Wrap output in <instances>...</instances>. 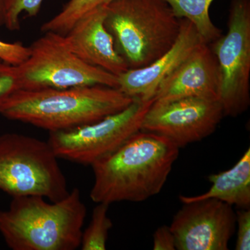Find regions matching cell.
<instances>
[{"mask_svg": "<svg viewBox=\"0 0 250 250\" xmlns=\"http://www.w3.org/2000/svg\"><path fill=\"white\" fill-rule=\"evenodd\" d=\"M179 154V148L168 139L141 130L91 166L90 199L110 205L155 196L167 182Z\"/></svg>", "mask_w": 250, "mask_h": 250, "instance_id": "cell-1", "label": "cell"}, {"mask_svg": "<svg viewBox=\"0 0 250 250\" xmlns=\"http://www.w3.org/2000/svg\"><path fill=\"white\" fill-rule=\"evenodd\" d=\"M134 100L106 85L20 89L6 100L0 114L54 132L96 123L123 111Z\"/></svg>", "mask_w": 250, "mask_h": 250, "instance_id": "cell-2", "label": "cell"}, {"mask_svg": "<svg viewBox=\"0 0 250 250\" xmlns=\"http://www.w3.org/2000/svg\"><path fill=\"white\" fill-rule=\"evenodd\" d=\"M86 215L77 188L57 202L39 195L13 197L9 208L0 210V234L12 250H75Z\"/></svg>", "mask_w": 250, "mask_h": 250, "instance_id": "cell-3", "label": "cell"}, {"mask_svg": "<svg viewBox=\"0 0 250 250\" xmlns=\"http://www.w3.org/2000/svg\"><path fill=\"white\" fill-rule=\"evenodd\" d=\"M104 25L129 69L147 66L171 48L181 19L165 0H113Z\"/></svg>", "mask_w": 250, "mask_h": 250, "instance_id": "cell-4", "label": "cell"}, {"mask_svg": "<svg viewBox=\"0 0 250 250\" xmlns=\"http://www.w3.org/2000/svg\"><path fill=\"white\" fill-rule=\"evenodd\" d=\"M58 160L48 141L17 133L0 135V190L12 197L62 200L70 191Z\"/></svg>", "mask_w": 250, "mask_h": 250, "instance_id": "cell-5", "label": "cell"}, {"mask_svg": "<svg viewBox=\"0 0 250 250\" xmlns=\"http://www.w3.org/2000/svg\"><path fill=\"white\" fill-rule=\"evenodd\" d=\"M29 46V56L18 65L21 89L106 85L118 88V76L81 60L62 34L47 31Z\"/></svg>", "mask_w": 250, "mask_h": 250, "instance_id": "cell-6", "label": "cell"}, {"mask_svg": "<svg viewBox=\"0 0 250 250\" xmlns=\"http://www.w3.org/2000/svg\"><path fill=\"white\" fill-rule=\"evenodd\" d=\"M209 45L218 62L224 116H240L250 105V0H231L228 33Z\"/></svg>", "mask_w": 250, "mask_h": 250, "instance_id": "cell-7", "label": "cell"}, {"mask_svg": "<svg viewBox=\"0 0 250 250\" xmlns=\"http://www.w3.org/2000/svg\"><path fill=\"white\" fill-rule=\"evenodd\" d=\"M153 102L134 100L123 111L96 123L49 132L47 141L59 159L92 166L141 131L143 118Z\"/></svg>", "mask_w": 250, "mask_h": 250, "instance_id": "cell-8", "label": "cell"}, {"mask_svg": "<svg viewBox=\"0 0 250 250\" xmlns=\"http://www.w3.org/2000/svg\"><path fill=\"white\" fill-rule=\"evenodd\" d=\"M224 116L217 100L154 101L145 115L141 130L165 137L180 149L213 134Z\"/></svg>", "mask_w": 250, "mask_h": 250, "instance_id": "cell-9", "label": "cell"}, {"mask_svg": "<svg viewBox=\"0 0 250 250\" xmlns=\"http://www.w3.org/2000/svg\"><path fill=\"white\" fill-rule=\"evenodd\" d=\"M170 229L176 250H228L236 229L232 206L209 198L183 203Z\"/></svg>", "mask_w": 250, "mask_h": 250, "instance_id": "cell-10", "label": "cell"}, {"mask_svg": "<svg viewBox=\"0 0 250 250\" xmlns=\"http://www.w3.org/2000/svg\"><path fill=\"white\" fill-rule=\"evenodd\" d=\"M202 42H205L195 26L182 18L178 37L171 48L147 66L129 69L118 75V89L134 100H154L161 82Z\"/></svg>", "mask_w": 250, "mask_h": 250, "instance_id": "cell-11", "label": "cell"}, {"mask_svg": "<svg viewBox=\"0 0 250 250\" xmlns=\"http://www.w3.org/2000/svg\"><path fill=\"white\" fill-rule=\"evenodd\" d=\"M220 75L210 45L202 42L161 82L154 101L187 98L218 100Z\"/></svg>", "mask_w": 250, "mask_h": 250, "instance_id": "cell-12", "label": "cell"}, {"mask_svg": "<svg viewBox=\"0 0 250 250\" xmlns=\"http://www.w3.org/2000/svg\"><path fill=\"white\" fill-rule=\"evenodd\" d=\"M106 5L79 20L64 36L70 51L81 60L118 75L129 70L116 52L113 38L104 25Z\"/></svg>", "mask_w": 250, "mask_h": 250, "instance_id": "cell-13", "label": "cell"}, {"mask_svg": "<svg viewBox=\"0 0 250 250\" xmlns=\"http://www.w3.org/2000/svg\"><path fill=\"white\" fill-rule=\"evenodd\" d=\"M211 187L196 196H179L182 203L213 198L238 208H250V148L231 168L208 177Z\"/></svg>", "mask_w": 250, "mask_h": 250, "instance_id": "cell-14", "label": "cell"}, {"mask_svg": "<svg viewBox=\"0 0 250 250\" xmlns=\"http://www.w3.org/2000/svg\"><path fill=\"white\" fill-rule=\"evenodd\" d=\"M179 19H187L195 26L206 43L210 44L223 35L210 20L209 9L214 0H165Z\"/></svg>", "mask_w": 250, "mask_h": 250, "instance_id": "cell-15", "label": "cell"}, {"mask_svg": "<svg viewBox=\"0 0 250 250\" xmlns=\"http://www.w3.org/2000/svg\"><path fill=\"white\" fill-rule=\"evenodd\" d=\"M111 1L113 0H69L57 16L42 24L41 31H52L65 36L81 18Z\"/></svg>", "mask_w": 250, "mask_h": 250, "instance_id": "cell-16", "label": "cell"}, {"mask_svg": "<svg viewBox=\"0 0 250 250\" xmlns=\"http://www.w3.org/2000/svg\"><path fill=\"white\" fill-rule=\"evenodd\" d=\"M109 205L98 203L94 208L89 225L82 231L80 248L82 250H104L113 223L108 217Z\"/></svg>", "mask_w": 250, "mask_h": 250, "instance_id": "cell-17", "label": "cell"}, {"mask_svg": "<svg viewBox=\"0 0 250 250\" xmlns=\"http://www.w3.org/2000/svg\"><path fill=\"white\" fill-rule=\"evenodd\" d=\"M44 0H4V26L9 31L20 30V16L23 12L27 17H36L39 14Z\"/></svg>", "mask_w": 250, "mask_h": 250, "instance_id": "cell-18", "label": "cell"}, {"mask_svg": "<svg viewBox=\"0 0 250 250\" xmlns=\"http://www.w3.org/2000/svg\"><path fill=\"white\" fill-rule=\"evenodd\" d=\"M21 89L18 65L0 59V108L17 90Z\"/></svg>", "mask_w": 250, "mask_h": 250, "instance_id": "cell-19", "label": "cell"}, {"mask_svg": "<svg viewBox=\"0 0 250 250\" xmlns=\"http://www.w3.org/2000/svg\"><path fill=\"white\" fill-rule=\"evenodd\" d=\"M29 56V47L21 42H7L0 40V59L8 63L19 65Z\"/></svg>", "mask_w": 250, "mask_h": 250, "instance_id": "cell-20", "label": "cell"}, {"mask_svg": "<svg viewBox=\"0 0 250 250\" xmlns=\"http://www.w3.org/2000/svg\"><path fill=\"white\" fill-rule=\"evenodd\" d=\"M236 250L250 249V208H238L236 213Z\"/></svg>", "mask_w": 250, "mask_h": 250, "instance_id": "cell-21", "label": "cell"}, {"mask_svg": "<svg viewBox=\"0 0 250 250\" xmlns=\"http://www.w3.org/2000/svg\"><path fill=\"white\" fill-rule=\"evenodd\" d=\"M153 250H175V239L170 227L162 225L153 234Z\"/></svg>", "mask_w": 250, "mask_h": 250, "instance_id": "cell-22", "label": "cell"}, {"mask_svg": "<svg viewBox=\"0 0 250 250\" xmlns=\"http://www.w3.org/2000/svg\"><path fill=\"white\" fill-rule=\"evenodd\" d=\"M4 0H0V28L4 25Z\"/></svg>", "mask_w": 250, "mask_h": 250, "instance_id": "cell-23", "label": "cell"}]
</instances>
